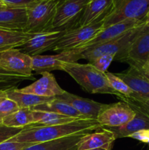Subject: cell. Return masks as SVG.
Instances as JSON below:
<instances>
[{
	"instance_id": "1",
	"label": "cell",
	"mask_w": 149,
	"mask_h": 150,
	"mask_svg": "<svg viewBox=\"0 0 149 150\" xmlns=\"http://www.w3.org/2000/svg\"><path fill=\"white\" fill-rule=\"evenodd\" d=\"M101 127L102 126L94 120H79L72 122L51 126H28L10 140L22 143H42L72 135L90 133Z\"/></svg>"
},
{
	"instance_id": "2",
	"label": "cell",
	"mask_w": 149,
	"mask_h": 150,
	"mask_svg": "<svg viewBox=\"0 0 149 150\" xmlns=\"http://www.w3.org/2000/svg\"><path fill=\"white\" fill-rule=\"evenodd\" d=\"M63 71L68 73L85 91L91 94H107L118 97L121 101L127 103L129 99L111 87L105 73L99 71L91 64L78 62L66 63Z\"/></svg>"
},
{
	"instance_id": "3",
	"label": "cell",
	"mask_w": 149,
	"mask_h": 150,
	"mask_svg": "<svg viewBox=\"0 0 149 150\" xmlns=\"http://www.w3.org/2000/svg\"><path fill=\"white\" fill-rule=\"evenodd\" d=\"M149 0H113V9L105 19L104 27L129 19L145 21Z\"/></svg>"
},
{
	"instance_id": "4",
	"label": "cell",
	"mask_w": 149,
	"mask_h": 150,
	"mask_svg": "<svg viewBox=\"0 0 149 150\" xmlns=\"http://www.w3.org/2000/svg\"><path fill=\"white\" fill-rule=\"evenodd\" d=\"M105 20L86 26L68 29L52 51H65L77 49L91 40L104 29Z\"/></svg>"
},
{
	"instance_id": "5",
	"label": "cell",
	"mask_w": 149,
	"mask_h": 150,
	"mask_svg": "<svg viewBox=\"0 0 149 150\" xmlns=\"http://www.w3.org/2000/svg\"><path fill=\"white\" fill-rule=\"evenodd\" d=\"M57 4L52 0H40L27 10V23L25 32L40 33L50 31Z\"/></svg>"
},
{
	"instance_id": "6",
	"label": "cell",
	"mask_w": 149,
	"mask_h": 150,
	"mask_svg": "<svg viewBox=\"0 0 149 150\" xmlns=\"http://www.w3.org/2000/svg\"><path fill=\"white\" fill-rule=\"evenodd\" d=\"M145 23L129 31L119 38L86 48L82 52V59L88 60L89 62H91L96 57L105 54H114L115 56V57L121 55V54L125 52L126 50L133 42L134 38L141 32L144 27Z\"/></svg>"
},
{
	"instance_id": "7",
	"label": "cell",
	"mask_w": 149,
	"mask_h": 150,
	"mask_svg": "<svg viewBox=\"0 0 149 150\" xmlns=\"http://www.w3.org/2000/svg\"><path fill=\"white\" fill-rule=\"evenodd\" d=\"M89 0H67L57 7L50 31L68 30L77 26Z\"/></svg>"
},
{
	"instance_id": "8",
	"label": "cell",
	"mask_w": 149,
	"mask_h": 150,
	"mask_svg": "<svg viewBox=\"0 0 149 150\" xmlns=\"http://www.w3.org/2000/svg\"><path fill=\"white\" fill-rule=\"evenodd\" d=\"M0 68L20 76L23 79H34L32 77V57L18 48H10L0 53Z\"/></svg>"
},
{
	"instance_id": "9",
	"label": "cell",
	"mask_w": 149,
	"mask_h": 150,
	"mask_svg": "<svg viewBox=\"0 0 149 150\" xmlns=\"http://www.w3.org/2000/svg\"><path fill=\"white\" fill-rule=\"evenodd\" d=\"M79 49L61 51L56 55H36L32 57V69L37 74L54 70H62L66 63L77 62L82 59Z\"/></svg>"
},
{
	"instance_id": "10",
	"label": "cell",
	"mask_w": 149,
	"mask_h": 150,
	"mask_svg": "<svg viewBox=\"0 0 149 150\" xmlns=\"http://www.w3.org/2000/svg\"><path fill=\"white\" fill-rule=\"evenodd\" d=\"M115 60L127 62L129 66L143 67L149 61V29L145 26L128 48Z\"/></svg>"
},
{
	"instance_id": "11",
	"label": "cell",
	"mask_w": 149,
	"mask_h": 150,
	"mask_svg": "<svg viewBox=\"0 0 149 150\" xmlns=\"http://www.w3.org/2000/svg\"><path fill=\"white\" fill-rule=\"evenodd\" d=\"M135 116V111L128 103L121 101L105 104L96 118L102 127H114L124 125Z\"/></svg>"
},
{
	"instance_id": "12",
	"label": "cell",
	"mask_w": 149,
	"mask_h": 150,
	"mask_svg": "<svg viewBox=\"0 0 149 150\" xmlns=\"http://www.w3.org/2000/svg\"><path fill=\"white\" fill-rule=\"evenodd\" d=\"M66 31H47L34 33L30 39L21 44L18 48L30 57L40 55L42 53L53 49Z\"/></svg>"
},
{
	"instance_id": "13",
	"label": "cell",
	"mask_w": 149,
	"mask_h": 150,
	"mask_svg": "<svg viewBox=\"0 0 149 150\" xmlns=\"http://www.w3.org/2000/svg\"><path fill=\"white\" fill-rule=\"evenodd\" d=\"M145 22V21L129 19V20L123 21L110 25L107 27H104V29L91 40H90L89 42L85 44L80 48H77V49H79L81 52H83L86 48L99 45V44H102L103 42H108V41L119 38L120 36L127 33L129 31L143 24Z\"/></svg>"
},
{
	"instance_id": "14",
	"label": "cell",
	"mask_w": 149,
	"mask_h": 150,
	"mask_svg": "<svg viewBox=\"0 0 149 150\" xmlns=\"http://www.w3.org/2000/svg\"><path fill=\"white\" fill-rule=\"evenodd\" d=\"M42 76L29 86L17 90L23 93H29L41 97L56 98L63 95L65 90L57 82L55 76L49 72L42 73Z\"/></svg>"
},
{
	"instance_id": "15",
	"label": "cell",
	"mask_w": 149,
	"mask_h": 150,
	"mask_svg": "<svg viewBox=\"0 0 149 150\" xmlns=\"http://www.w3.org/2000/svg\"><path fill=\"white\" fill-rule=\"evenodd\" d=\"M127 103L135 111V116L134 118L124 125L119 127H107L114 133L116 139L129 137L132 133L143 129H149V114L135 103L129 100Z\"/></svg>"
},
{
	"instance_id": "16",
	"label": "cell",
	"mask_w": 149,
	"mask_h": 150,
	"mask_svg": "<svg viewBox=\"0 0 149 150\" xmlns=\"http://www.w3.org/2000/svg\"><path fill=\"white\" fill-rule=\"evenodd\" d=\"M115 140V135L110 130L102 127L93 133H88L84 135L77 143L76 150L96 149L112 150Z\"/></svg>"
},
{
	"instance_id": "17",
	"label": "cell",
	"mask_w": 149,
	"mask_h": 150,
	"mask_svg": "<svg viewBox=\"0 0 149 150\" xmlns=\"http://www.w3.org/2000/svg\"><path fill=\"white\" fill-rule=\"evenodd\" d=\"M112 9L113 0H89L77 26H86L105 20Z\"/></svg>"
},
{
	"instance_id": "18",
	"label": "cell",
	"mask_w": 149,
	"mask_h": 150,
	"mask_svg": "<svg viewBox=\"0 0 149 150\" xmlns=\"http://www.w3.org/2000/svg\"><path fill=\"white\" fill-rule=\"evenodd\" d=\"M56 98L70 103L74 109L89 120H96L99 113L105 105L92 100L77 96L66 91L63 95Z\"/></svg>"
},
{
	"instance_id": "19",
	"label": "cell",
	"mask_w": 149,
	"mask_h": 150,
	"mask_svg": "<svg viewBox=\"0 0 149 150\" xmlns=\"http://www.w3.org/2000/svg\"><path fill=\"white\" fill-rule=\"evenodd\" d=\"M27 23V10L8 7L0 10V29L24 32Z\"/></svg>"
},
{
	"instance_id": "20",
	"label": "cell",
	"mask_w": 149,
	"mask_h": 150,
	"mask_svg": "<svg viewBox=\"0 0 149 150\" xmlns=\"http://www.w3.org/2000/svg\"><path fill=\"white\" fill-rule=\"evenodd\" d=\"M115 75L121 78L134 92L132 98L129 100L137 98L149 100V81L138 74L131 67H129L128 70L115 73Z\"/></svg>"
},
{
	"instance_id": "21",
	"label": "cell",
	"mask_w": 149,
	"mask_h": 150,
	"mask_svg": "<svg viewBox=\"0 0 149 150\" xmlns=\"http://www.w3.org/2000/svg\"><path fill=\"white\" fill-rule=\"evenodd\" d=\"M86 134L79 133L56 140L34 144L23 150H76L77 143Z\"/></svg>"
},
{
	"instance_id": "22",
	"label": "cell",
	"mask_w": 149,
	"mask_h": 150,
	"mask_svg": "<svg viewBox=\"0 0 149 150\" xmlns=\"http://www.w3.org/2000/svg\"><path fill=\"white\" fill-rule=\"evenodd\" d=\"M7 98L18 104L20 108H32L37 105L45 103L55 98L41 97L29 93H23L17 90V88L6 89Z\"/></svg>"
},
{
	"instance_id": "23",
	"label": "cell",
	"mask_w": 149,
	"mask_h": 150,
	"mask_svg": "<svg viewBox=\"0 0 149 150\" xmlns=\"http://www.w3.org/2000/svg\"><path fill=\"white\" fill-rule=\"evenodd\" d=\"M32 111H47V112H53L56 114H62V115L68 116L71 117L82 119V120H89L86 118L76 109H74L70 103L64 100L55 98L52 100L45 103L37 105L34 108H30Z\"/></svg>"
},
{
	"instance_id": "24",
	"label": "cell",
	"mask_w": 149,
	"mask_h": 150,
	"mask_svg": "<svg viewBox=\"0 0 149 150\" xmlns=\"http://www.w3.org/2000/svg\"><path fill=\"white\" fill-rule=\"evenodd\" d=\"M32 113L34 119V123L29 125L32 127L57 125L66 124V123L72 122L77 120H82V119L68 117V116L53 112H47V111H32Z\"/></svg>"
},
{
	"instance_id": "25",
	"label": "cell",
	"mask_w": 149,
	"mask_h": 150,
	"mask_svg": "<svg viewBox=\"0 0 149 150\" xmlns=\"http://www.w3.org/2000/svg\"><path fill=\"white\" fill-rule=\"evenodd\" d=\"M34 34L0 29V50L2 51L18 48L30 39Z\"/></svg>"
},
{
	"instance_id": "26",
	"label": "cell",
	"mask_w": 149,
	"mask_h": 150,
	"mask_svg": "<svg viewBox=\"0 0 149 150\" xmlns=\"http://www.w3.org/2000/svg\"><path fill=\"white\" fill-rule=\"evenodd\" d=\"M34 123L33 113L30 108H20L6 117L2 122V126L13 128H25Z\"/></svg>"
},
{
	"instance_id": "27",
	"label": "cell",
	"mask_w": 149,
	"mask_h": 150,
	"mask_svg": "<svg viewBox=\"0 0 149 150\" xmlns=\"http://www.w3.org/2000/svg\"><path fill=\"white\" fill-rule=\"evenodd\" d=\"M108 82L110 84L111 87L118 92L119 94L122 95L125 98H128L129 100L132 98L134 92H132L129 86L118 76L115 75V73H110V72H106L105 73Z\"/></svg>"
},
{
	"instance_id": "28",
	"label": "cell",
	"mask_w": 149,
	"mask_h": 150,
	"mask_svg": "<svg viewBox=\"0 0 149 150\" xmlns=\"http://www.w3.org/2000/svg\"><path fill=\"white\" fill-rule=\"evenodd\" d=\"M20 109V107L15 102L9 98H6L0 103V125L6 117Z\"/></svg>"
},
{
	"instance_id": "29",
	"label": "cell",
	"mask_w": 149,
	"mask_h": 150,
	"mask_svg": "<svg viewBox=\"0 0 149 150\" xmlns=\"http://www.w3.org/2000/svg\"><path fill=\"white\" fill-rule=\"evenodd\" d=\"M115 56L114 54H105L96 57L89 63L91 64L99 71L105 73L112 62L115 59Z\"/></svg>"
},
{
	"instance_id": "30",
	"label": "cell",
	"mask_w": 149,
	"mask_h": 150,
	"mask_svg": "<svg viewBox=\"0 0 149 150\" xmlns=\"http://www.w3.org/2000/svg\"><path fill=\"white\" fill-rule=\"evenodd\" d=\"M0 1L10 7L28 9L40 0H0Z\"/></svg>"
},
{
	"instance_id": "31",
	"label": "cell",
	"mask_w": 149,
	"mask_h": 150,
	"mask_svg": "<svg viewBox=\"0 0 149 150\" xmlns=\"http://www.w3.org/2000/svg\"><path fill=\"white\" fill-rule=\"evenodd\" d=\"M23 128H13L0 125V144L18 134Z\"/></svg>"
},
{
	"instance_id": "32",
	"label": "cell",
	"mask_w": 149,
	"mask_h": 150,
	"mask_svg": "<svg viewBox=\"0 0 149 150\" xmlns=\"http://www.w3.org/2000/svg\"><path fill=\"white\" fill-rule=\"evenodd\" d=\"M32 144H34L13 142V141L9 139L6 142L0 144V150H23L27 146H31Z\"/></svg>"
},
{
	"instance_id": "33",
	"label": "cell",
	"mask_w": 149,
	"mask_h": 150,
	"mask_svg": "<svg viewBox=\"0 0 149 150\" xmlns=\"http://www.w3.org/2000/svg\"><path fill=\"white\" fill-rule=\"evenodd\" d=\"M129 138H131L143 143L149 144V129H143V130H138L130 135Z\"/></svg>"
},
{
	"instance_id": "34",
	"label": "cell",
	"mask_w": 149,
	"mask_h": 150,
	"mask_svg": "<svg viewBox=\"0 0 149 150\" xmlns=\"http://www.w3.org/2000/svg\"><path fill=\"white\" fill-rule=\"evenodd\" d=\"M129 100L132 101V102L135 103L138 105H140L141 108H143L148 114H149V100L143 99V98H134V99Z\"/></svg>"
},
{
	"instance_id": "35",
	"label": "cell",
	"mask_w": 149,
	"mask_h": 150,
	"mask_svg": "<svg viewBox=\"0 0 149 150\" xmlns=\"http://www.w3.org/2000/svg\"><path fill=\"white\" fill-rule=\"evenodd\" d=\"M138 74L144 77L147 80L149 81V67L143 66V67H137V66H129Z\"/></svg>"
},
{
	"instance_id": "36",
	"label": "cell",
	"mask_w": 149,
	"mask_h": 150,
	"mask_svg": "<svg viewBox=\"0 0 149 150\" xmlns=\"http://www.w3.org/2000/svg\"><path fill=\"white\" fill-rule=\"evenodd\" d=\"M0 76L5 78V79H23L20 76L13 74V73H8V72L5 71V70H2L1 68H0Z\"/></svg>"
},
{
	"instance_id": "37",
	"label": "cell",
	"mask_w": 149,
	"mask_h": 150,
	"mask_svg": "<svg viewBox=\"0 0 149 150\" xmlns=\"http://www.w3.org/2000/svg\"><path fill=\"white\" fill-rule=\"evenodd\" d=\"M6 98H7V92H6V89H0V103L2 102L4 100H5Z\"/></svg>"
},
{
	"instance_id": "38",
	"label": "cell",
	"mask_w": 149,
	"mask_h": 150,
	"mask_svg": "<svg viewBox=\"0 0 149 150\" xmlns=\"http://www.w3.org/2000/svg\"><path fill=\"white\" fill-rule=\"evenodd\" d=\"M7 7H8V6L6 5L4 3L0 1V10H4V9L7 8Z\"/></svg>"
},
{
	"instance_id": "39",
	"label": "cell",
	"mask_w": 149,
	"mask_h": 150,
	"mask_svg": "<svg viewBox=\"0 0 149 150\" xmlns=\"http://www.w3.org/2000/svg\"><path fill=\"white\" fill-rule=\"evenodd\" d=\"M52 1H53L54 2H56L57 4V7H58L59 4H62L63 2H64L65 1H67V0H52Z\"/></svg>"
},
{
	"instance_id": "40",
	"label": "cell",
	"mask_w": 149,
	"mask_h": 150,
	"mask_svg": "<svg viewBox=\"0 0 149 150\" xmlns=\"http://www.w3.org/2000/svg\"><path fill=\"white\" fill-rule=\"evenodd\" d=\"M145 26L148 29H149V16H148L147 18H146L145 23Z\"/></svg>"
},
{
	"instance_id": "41",
	"label": "cell",
	"mask_w": 149,
	"mask_h": 150,
	"mask_svg": "<svg viewBox=\"0 0 149 150\" xmlns=\"http://www.w3.org/2000/svg\"><path fill=\"white\" fill-rule=\"evenodd\" d=\"M4 79H5V78H4V77H2V76H0V83H1V81H4Z\"/></svg>"
},
{
	"instance_id": "42",
	"label": "cell",
	"mask_w": 149,
	"mask_h": 150,
	"mask_svg": "<svg viewBox=\"0 0 149 150\" xmlns=\"http://www.w3.org/2000/svg\"><path fill=\"white\" fill-rule=\"evenodd\" d=\"M144 66H145V67H149V61L148 62V63L146 64H145Z\"/></svg>"
},
{
	"instance_id": "43",
	"label": "cell",
	"mask_w": 149,
	"mask_h": 150,
	"mask_svg": "<svg viewBox=\"0 0 149 150\" xmlns=\"http://www.w3.org/2000/svg\"><path fill=\"white\" fill-rule=\"evenodd\" d=\"M89 150H106L104 149H89Z\"/></svg>"
},
{
	"instance_id": "44",
	"label": "cell",
	"mask_w": 149,
	"mask_h": 150,
	"mask_svg": "<svg viewBox=\"0 0 149 150\" xmlns=\"http://www.w3.org/2000/svg\"><path fill=\"white\" fill-rule=\"evenodd\" d=\"M1 52H3V51H1V50H0V53H1Z\"/></svg>"
},
{
	"instance_id": "45",
	"label": "cell",
	"mask_w": 149,
	"mask_h": 150,
	"mask_svg": "<svg viewBox=\"0 0 149 150\" xmlns=\"http://www.w3.org/2000/svg\"><path fill=\"white\" fill-rule=\"evenodd\" d=\"M148 16H149V13H148ZM148 16H147V17H148Z\"/></svg>"
},
{
	"instance_id": "46",
	"label": "cell",
	"mask_w": 149,
	"mask_h": 150,
	"mask_svg": "<svg viewBox=\"0 0 149 150\" xmlns=\"http://www.w3.org/2000/svg\"></svg>"
}]
</instances>
